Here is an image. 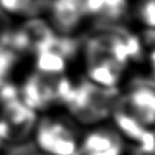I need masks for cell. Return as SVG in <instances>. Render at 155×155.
<instances>
[{
  "instance_id": "6da1fadb",
  "label": "cell",
  "mask_w": 155,
  "mask_h": 155,
  "mask_svg": "<svg viewBox=\"0 0 155 155\" xmlns=\"http://www.w3.org/2000/svg\"><path fill=\"white\" fill-rule=\"evenodd\" d=\"M80 41L84 78L110 90H121L132 65L144 59V42L122 24H96Z\"/></svg>"
},
{
  "instance_id": "7a4b0ae2",
  "label": "cell",
  "mask_w": 155,
  "mask_h": 155,
  "mask_svg": "<svg viewBox=\"0 0 155 155\" xmlns=\"http://www.w3.org/2000/svg\"><path fill=\"white\" fill-rule=\"evenodd\" d=\"M131 147L155 144V82L134 80L119 91L109 121Z\"/></svg>"
},
{
  "instance_id": "3957f363",
  "label": "cell",
  "mask_w": 155,
  "mask_h": 155,
  "mask_svg": "<svg viewBox=\"0 0 155 155\" xmlns=\"http://www.w3.org/2000/svg\"><path fill=\"white\" fill-rule=\"evenodd\" d=\"M119 91L98 86L82 76L74 80L61 107L73 124L90 128L110 121Z\"/></svg>"
},
{
  "instance_id": "277c9868",
  "label": "cell",
  "mask_w": 155,
  "mask_h": 155,
  "mask_svg": "<svg viewBox=\"0 0 155 155\" xmlns=\"http://www.w3.org/2000/svg\"><path fill=\"white\" fill-rule=\"evenodd\" d=\"M39 114L18 96L10 82L0 86V136L8 145H21L33 137Z\"/></svg>"
},
{
  "instance_id": "5b68a950",
  "label": "cell",
  "mask_w": 155,
  "mask_h": 155,
  "mask_svg": "<svg viewBox=\"0 0 155 155\" xmlns=\"http://www.w3.org/2000/svg\"><path fill=\"white\" fill-rule=\"evenodd\" d=\"M75 127L67 116L59 117L52 111L40 114L31 140L36 150L47 155H79L81 133Z\"/></svg>"
},
{
  "instance_id": "8992f818",
  "label": "cell",
  "mask_w": 155,
  "mask_h": 155,
  "mask_svg": "<svg viewBox=\"0 0 155 155\" xmlns=\"http://www.w3.org/2000/svg\"><path fill=\"white\" fill-rule=\"evenodd\" d=\"M128 143L110 125H97L85 128L80 134L79 155H127Z\"/></svg>"
},
{
  "instance_id": "52a82bcc",
  "label": "cell",
  "mask_w": 155,
  "mask_h": 155,
  "mask_svg": "<svg viewBox=\"0 0 155 155\" xmlns=\"http://www.w3.org/2000/svg\"><path fill=\"white\" fill-rule=\"evenodd\" d=\"M48 23L61 36L76 38L86 27L82 1L51 0L47 8Z\"/></svg>"
},
{
  "instance_id": "ba28073f",
  "label": "cell",
  "mask_w": 155,
  "mask_h": 155,
  "mask_svg": "<svg viewBox=\"0 0 155 155\" xmlns=\"http://www.w3.org/2000/svg\"><path fill=\"white\" fill-rule=\"evenodd\" d=\"M82 10L86 21L92 24H122L128 12V0H84Z\"/></svg>"
},
{
  "instance_id": "9c48e42d",
  "label": "cell",
  "mask_w": 155,
  "mask_h": 155,
  "mask_svg": "<svg viewBox=\"0 0 155 155\" xmlns=\"http://www.w3.org/2000/svg\"><path fill=\"white\" fill-rule=\"evenodd\" d=\"M51 0H0V10L21 21L41 17L47 12Z\"/></svg>"
},
{
  "instance_id": "30bf717a",
  "label": "cell",
  "mask_w": 155,
  "mask_h": 155,
  "mask_svg": "<svg viewBox=\"0 0 155 155\" xmlns=\"http://www.w3.org/2000/svg\"><path fill=\"white\" fill-rule=\"evenodd\" d=\"M133 16L144 33H155V0H138Z\"/></svg>"
},
{
  "instance_id": "8fae6325",
  "label": "cell",
  "mask_w": 155,
  "mask_h": 155,
  "mask_svg": "<svg viewBox=\"0 0 155 155\" xmlns=\"http://www.w3.org/2000/svg\"><path fill=\"white\" fill-rule=\"evenodd\" d=\"M127 155H155V144L151 147H131Z\"/></svg>"
},
{
  "instance_id": "7c38bea8",
  "label": "cell",
  "mask_w": 155,
  "mask_h": 155,
  "mask_svg": "<svg viewBox=\"0 0 155 155\" xmlns=\"http://www.w3.org/2000/svg\"><path fill=\"white\" fill-rule=\"evenodd\" d=\"M7 147H8V144L0 136V155H5V153L7 151Z\"/></svg>"
},
{
  "instance_id": "4fadbf2b",
  "label": "cell",
  "mask_w": 155,
  "mask_h": 155,
  "mask_svg": "<svg viewBox=\"0 0 155 155\" xmlns=\"http://www.w3.org/2000/svg\"><path fill=\"white\" fill-rule=\"evenodd\" d=\"M22 155H47V154L41 153V151L36 150V149H33V150H30V151H28V153H24V154H22Z\"/></svg>"
},
{
  "instance_id": "5bb4252c",
  "label": "cell",
  "mask_w": 155,
  "mask_h": 155,
  "mask_svg": "<svg viewBox=\"0 0 155 155\" xmlns=\"http://www.w3.org/2000/svg\"><path fill=\"white\" fill-rule=\"evenodd\" d=\"M4 34H5V29H4L2 24H1V18H0V40H1V38L4 36Z\"/></svg>"
},
{
  "instance_id": "9a60e30c",
  "label": "cell",
  "mask_w": 155,
  "mask_h": 155,
  "mask_svg": "<svg viewBox=\"0 0 155 155\" xmlns=\"http://www.w3.org/2000/svg\"><path fill=\"white\" fill-rule=\"evenodd\" d=\"M74 1H84V0H74Z\"/></svg>"
}]
</instances>
